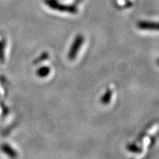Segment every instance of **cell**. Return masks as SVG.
<instances>
[{
    "instance_id": "6",
    "label": "cell",
    "mask_w": 159,
    "mask_h": 159,
    "mask_svg": "<svg viewBox=\"0 0 159 159\" xmlns=\"http://www.w3.org/2000/svg\"><path fill=\"white\" fill-rule=\"evenodd\" d=\"M127 149L130 151V152H134V153H139V152H141V148H139V147H137L136 144H128V146H127Z\"/></svg>"
},
{
    "instance_id": "2",
    "label": "cell",
    "mask_w": 159,
    "mask_h": 159,
    "mask_svg": "<svg viewBox=\"0 0 159 159\" xmlns=\"http://www.w3.org/2000/svg\"><path fill=\"white\" fill-rule=\"evenodd\" d=\"M137 27L143 30L159 31V22L156 21H141L137 24Z\"/></svg>"
},
{
    "instance_id": "3",
    "label": "cell",
    "mask_w": 159,
    "mask_h": 159,
    "mask_svg": "<svg viewBox=\"0 0 159 159\" xmlns=\"http://www.w3.org/2000/svg\"><path fill=\"white\" fill-rule=\"evenodd\" d=\"M49 7L51 8L57 10V11H63V12H68V13H76V9L74 7H71V6H66L60 5V4L55 2L53 1H47L46 2Z\"/></svg>"
},
{
    "instance_id": "1",
    "label": "cell",
    "mask_w": 159,
    "mask_h": 159,
    "mask_svg": "<svg viewBox=\"0 0 159 159\" xmlns=\"http://www.w3.org/2000/svg\"><path fill=\"white\" fill-rule=\"evenodd\" d=\"M83 43H84V37L82 35H78L75 37L68 52V57L69 60L73 61L75 59V57L78 55L80 49H81Z\"/></svg>"
},
{
    "instance_id": "4",
    "label": "cell",
    "mask_w": 159,
    "mask_h": 159,
    "mask_svg": "<svg viewBox=\"0 0 159 159\" xmlns=\"http://www.w3.org/2000/svg\"><path fill=\"white\" fill-rule=\"evenodd\" d=\"M113 97V91L111 89H108L104 94L102 95V97H101V102L103 105H107L108 103H110Z\"/></svg>"
},
{
    "instance_id": "5",
    "label": "cell",
    "mask_w": 159,
    "mask_h": 159,
    "mask_svg": "<svg viewBox=\"0 0 159 159\" xmlns=\"http://www.w3.org/2000/svg\"><path fill=\"white\" fill-rule=\"evenodd\" d=\"M49 73H50V68L47 66L39 69L37 71V75L41 77H45L46 76H47Z\"/></svg>"
},
{
    "instance_id": "7",
    "label": "cell",
    "mask_w": 159,
    "mask_h": 159,
    "mask_svg": "<svg viewBox=\"0 0 159 159\" xmlns=\"http://www.w3.org/2000/svg\"><path fill=\"white\" fill-rule=\"evenodd\" d=\"M157 63H158V66H159V58L158 59V61H157Z\"/></svg>"
}]
</instances>
